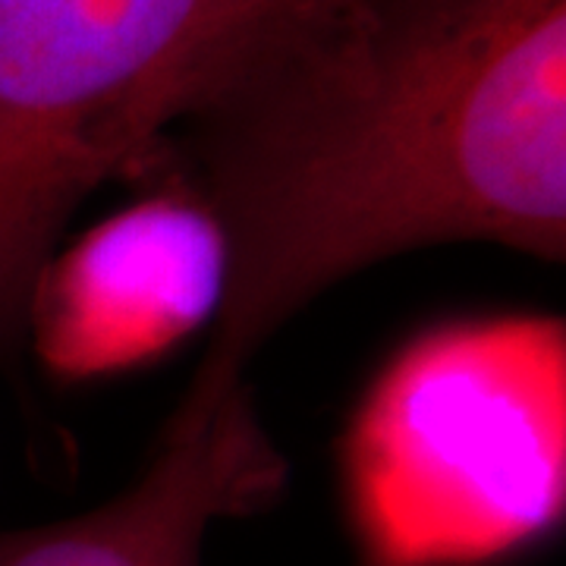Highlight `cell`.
<instances>
[{
    "label": "cell",
    "instance_id": "1",
    "mask_svg": "<svg viewBox=\"0 0 566 566\" xmlns=\"http://www.w3.org/2000/svg\"><path fill=\"white\" fill-rule=\"evenodd\" d=\"M155 174L227 240L211 363L243 368L365 264L453 240L566 249V0H283Z\"/></svg>",
    "mask_w": 566,
    "mask_h": 566
},
{
    "label": "cell",
    "instance_id": "5",
    "mask_svg": "<svg viewBox=\"0 0 566 566\" xmlns=\"http://www.w3.org/2000/svg\"><path fill=\"white\" fill-rule=\"evenodd\" d=\"M283 482L243 368L202 359L139 479L88 513L0 532V566H202L211 526L268 506Z\"/></svg>",
    "mask_w": 566,
    "mask_h": 566
},
{
    "label": "cell",
    "instance_id": "2",
    "mask_svg": "<svg viewBox=\"0 0 566 566\" xmlns=\"http://www.w3.org/2000/svg\"><path fill=\"white\" fill-rule=\"evenodd\" d=\"M283 0H0V359L63 227L164 145Z\"/></svg>",
    "mask_w": 566,
    "mask_h": 566
},
{
    "label": "cell",
    "instance_id": "3",
    "mask_svg": "<svg viewBox=\"0 0 566 566\" xmlns=\"http://www.w3.org/2000/svg\"><path fill=\"white\" fill-rule=\"evenodd\" d=\"M368 566H475L564 506V344L535 322L450 327L381 378L349 453Z\"/></svg>",
    "mask_w": 566,
    "mask_h": 566
},
{
    "label": "cell",
    "instance_id": "4",
    "mask_svg": "<svg viewBox=\"0 0 566 566\" xmlns=\"http://www.w3.org/2000/svg\"><path fill=\"white\" fill-rule=\"evenodd\" d=\"M227 240L177 177L51 255L29 296L25 337L63 381L155 363L218 322Z\"/></svg>",
    "mask_w": 566,
    "mask_h": 566
}]
</instances>
